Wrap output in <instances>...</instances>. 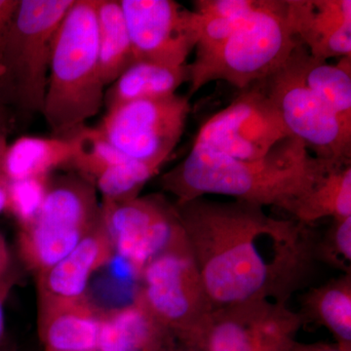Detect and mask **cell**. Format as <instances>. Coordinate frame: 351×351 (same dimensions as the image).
<instances>
[{
  "mask_svg": "<svg viewBox=\"0 0 351 351\" xmlns=\"http://www.w3.org/2000/svg\"><path fill=\"white\" fill-rule=\"evenodd\" d=\"M175 205L215 308L287 302L306 278L315 239L306 225L272 218L245 201L199 197Z\"/></svg>",
  "mask_w": 351,
  "mask_h": 351,
  "instance_id": "6da1fadb",
  "label": "cell"
},
{
  "mask_svg": "<svg viewBox=\"0 0 351 351\" xmlns=\"http://www.w3.org/2000/svg\"><path fill=\"white\" fill-rule=\"evenodd\" d=\"M331 162L336 161L317 158L295 138H286L257 160L193 147L184 160L161 176L159 184L177 198V204L219 195L290 213Z\"/></svg>",
  "mask_w": 351,
  "mask_h": 351,
  "instance_id": "7a4b0ae2",
  "label": "cell"
},
{
  "mask_svg": "<svg viewBox=\"0 0 351 351\" xmlns=\"http://www.w3.org/2000/svg\"><path fill=\"white\" fill-rule=\"evenodd\" d=\"M105 87L99 64L96 0H75L53 40L41 113L57 133L76 130L100 112Z\"/></svg>",
  "mask_w": 351,
  "mask_h": 351,
  "instance_id": "3957f363",
  "label": "cell"
},
{
  "mask_svg": "<svg viewBox=\"0 0 351 351\" xmlns=\"http://www.w3.org/2000/svg\"><path fill=\"white\" fill-rule=\"evenodd\" d=\"M286 7V0H261L218 47L195 55L193 63L188 64V98L216 80L242 91L280 69L299 44L289 27Z\"/></svg>",
  "mask_w": 351,
  "mask_h": 351,
  "instance_id": "277c9868",
  "label": "cell"
},
{
  "mask_svg": "<svg viewBox=\"0 0 351 351\" xmlns=\"http://www.w3.org/2000/svg\"><path fill=\"white\" fill-rule=\"evenodd\" d=\"M75 0H19L0 43V99L43 112L55 34Z\"/></svg>",
  "mask_w": 351,
  "mask_h": 351,
  "instance_id": "5b68a950",
  "label": "cell"
},
{
  "mask_svg": "<svg viewBox=\"0 0 351 351\" xmlns=\"http://www.w3.org/2000/svg\"><path fill=\"white\" fill-rule=\"evenodd\" d=\"M134 299L151 313L178 343L202 351L215 307L189 246L167 252L143 269Z\"/></svg>",
  "mask_w": 351,
  "mask_h": 351,
  "instance_id": "8992f818",
  "label": "cell"
},
{
  "mask_svg": "<svg viewBox=\"0 0 351 351\" xmlns=\"http://www.w3.org/2000/svg\"><path fill=\"white\" fill-rule=\"evenodd\" d=\"M93 182L80 176L51 179L34 221L18 232L21 260L38 274L66 257L100 221Z\"/></svg>",
  "mask_w": 351,
  "mask_h": 351,
  "instance_id": "52a82bcc",
  "label": "cell"
},
{
  "mask_svg": "<svg viewBox=\"0 0 351 351\" xmlns=\"http://www.w3.org/2000/svg\"><path fill=\"white\" fill-rule=\"evenodd\" d=\"M265 85L291 137L322 160L350 162L351 125L304 84L295 49Z\"/></svg>",
  "mask_w": 351,
  "mask_h": 351,
  "instance_id": "ba28073f",
  "label": "cell"
},
{
  "mask_svg": "<svg viewBox=\"0 0 351 351\" xmlns=\"http://www.w3.org/2000/svg\"><path fill=\"white\" fill-rule=\"evenodd\" d=\"M101 221L114 253L127 261L138 279L154 258L189 246L177 207L161 195L103 201Z\"/></svg>",
  "mask_w": 351,
  "mask_h": 351,
  "instance_id": "9c48e42d",
  "label": "cell"
},
{
  "mask_svg": "<svg viewBox=\"0 0 351 351\" xmlns=\"http://www.w3.org/2000/svg\"><path fill=\"white\" fill-rule=\"evenodd\" d=\"M288 138L292 137L263 80L242 90L230 106L207 119L193 147L241 160H257Z\"/></svg>",
  "mask_w": 351,
  "mask_h": 351,
  "instance_id": "30bf717a",
  "label": "cell"
},
{
  "mask_svg": "<svg viewBox=\"0 0 351 351\" xmlns=\"http://www.w3.org/2000/svg\"><path fill=\"white\" fill-rule=\"evenodd\" d=\"M191 107L188 97L119 104L108 108L97 128L124 156L163 165L179 144Z\"/></svg>",
  "mask_w": 351,
  "mask_h": 351,
  "instance_id": "8fae6325",
  "label": "cell"
},
{
  "mask_svg": "<svg viewBox=\"0 0 351 351\" xmlns=\"http://www.w3.org/2000/svg\"><path fill=\"white\" fill-rule=\"evenodd\" d=\"M304 319L287 302L255 301L215 308L202 351H290Z\"/></svg>",
  "mask_w": 351,
  "mask_h": 351,
  "instance_id": "7c38bea8",
  "label": "cell"
},
{
  "mask_svg": "<svg viewBox=\"0 0 351 351\" xmlns=\"http://www.w3.org/2000/svg\"><path fill=\"white\" fill-rule=\"evenodd\" d=\"M135 61L169 66L188 64L195 49V13L173 0H121Z\"/></svg>",
  "mask_w": 351,
  "mask_h": 351,
  "instance_id": "4fadbf2b",
  "label": "cell"
},
{
  "mask_svg": "<svg viewBox=\"0 0 351 351\" xmlns=\"http://www.w3.org/2000/svg\"><path fill=\"white\" fill-rule=\"evenodd\" d=\"M291 32L322 61L351 57L350 0H286Z\"/></svg>",
  "mask_w": 351,
  "mask_h": 351,
  "instance_id": "5bb4252c",
  "label": "cell"
},
{
  "mask_svg": "<svg viewBox=\"0 0 351 351\" xmlns=\"http://www.w3.org/2000/svg\"><path fill=\"white\" fill-rule=\"evenodd\" d=\"M112 240L101 221L66 257L38 276V304L84 299L90 278L114 256Z\"/></svg>",
  "mask_w": 351,
  "mask_h": 351,
  "instance_id": "9a60e30c",
  "label": "cell"
},
{
  "mask_svg": "<svg viewBox=\"0 0 351 351\" xmlns=\"http://www.w3.org/2000/svg\"><path fill=\"white\" fill-rule=\"evenodd\" d=\"M38 304L44 351H97L101 311L89 298Z\"/></svg>",
  "mask_w": 351,
  "mask_h": 351,
  "instance_id": "2e32d148",
  "label": "cell"
},
{
  "mask_svg": "<svg viewBox=\"0 0 351 351\" xmlns=\"http://www.w3.org/2000/svg\"><path fill=\"white\" fill-rule=\"evenodd\" d=\"M180 345L137 300L101 311L97 351H172Z\"/></svg>",
  "mask_w": 351,
  "mask_h": 351,
  "instance_id": "e0dca14e",
  "label": "cell"
},
{
  "mask_svg": "<svg viewBox=\"0 0 351 351\" xmlns=\"http://www.w3.org/2000/svg\"><path fill=\"white\" fill-rule=\"evenodd\" d=\"M290 214L306 226L328 217H351L350 162L330 163L311 189L295 201Z\"/></svg>",
  "mask_w": 351,
  "mask_h": 351,
  "instance_id": "ac0fdd59",
  "label": "cell"
},
{
  "mask_svg": "<svg viewBox=\"0 0 351 351\" xmlns=\"http://www.w3.org/2000/svg\"><path fill=\"white\" fill-rule=\"evenodd\" d=\"M189 80L188 64L169 66L135 61L112 83L105 94V104L108 108L127 101L172 96Z\"/></svg>",
  "mask_w": 351,
  "mask_h": 351,
  "instance_id": "d6986e66",
  "label": "cell"
},
{
  "mask_svg": "<svg viewBox=\"0 0 351 351\" xmlns=\"http://www.w3.org/2000/svg\"><path fill=\"white\" fill-rule=\"evenodd\" d=\"M73 156L71 137L24 136L8 144L4 156V176L9 182L48 177L58 167L69 165Z\"/></svg>",
  "mask_w": 351,
  "mask_h": 351,
  "instance_id": "ffe728a7",
  "label": "cell"
},
{
  "mask_svg": "<svg viewBox=\"0 0 351 351\" xmlns=\"http://www.w3.org/2000/svg\"><path fill=\"white\" fill-rule=\"evenodd\" d=\"M295 55L304 84L351 125V57L331 64L311 56L301 43L295 48Z\"/></svg>",
  "mask_w": 351,
  "mask_h": 351,
  "instance_id": "44dd1931",
  "label": "cell"
},
{
  "mask_svg": "<svg viewBox=\"0 0 351 351\" xmlns=\"http://www.w3.org/2000/svg\"><path fill=\"white\" fill-rule=\"evenodd\" d=\"M302 319L326 328L338 345L351 350V274H343L319 287L313 288L302 299Z\"/></svg>",
  "mask_w": 351,
  "mask_h": 351,
  "instance_id": "7402d4cb",
  "label": "cell"
},
{
  "mask_svg": "<svg viewBox=\"0 0 351 351\" xmlns=\"http://www.w3.org/2000/svg\"><path fill=\"white\" fill-rule=\"evenodd\" d=\"M99 64L105 86L112 85L135 62L121 4L96 0Z\"/></svg>",
  "mask_w": 351,
  "mask_h": 351,
  "instance_id": "603a6c76",
  "label": "cell"
},
{
  "mask_svg": "<svg viewBox=\"0 0 351 351\" xmlns=\"http://www.w3.org/2000/svg\"><path fill=\"white\" fill-rule=\"evenodd\" d=\"M261 0H196L193 12L198 21L195 55L218 47L260 4Z\"/></svg>",
  "mask_w": 351,
  "mask_h": 351,
  "instance_id": "cb8c5ba5",
  "label": "cell"
},
{
  "mask_svg": "<svg viewBox=\"0 0 351 351\" xmlns=\"http://www.w3.org/2000/svg\"><path fill=\"white\" fill-rule=\"evenodd\" d=\"M71 138L73 142V156L69 165L92 182L103 171L130 159L113 147L97 127H80Z\"/></svg>",
  "mask_w": 351,
  "mask_h": 351,
  "instance_id": "d4e9b609",
  "label": "cell"
},
{
  "mask_svg": "<svg viewBox=\"0 0 351 351\" xmlns=\"http://www.w3.org/2000/svg\"><path fill=\"white\" fill-rule=\"evenodd\" d=\"M163 165L128 159L108 168L95 178L93 184L103 201L120 202L138 197V193Z\"/></svg>",
  "mask_w": 351,
  "mask_h": 351,
  "instance_id": "484cf974",
  "label": "cell"
},
{
  "mask_svg": "<svg viewBox=\"0 0 351 351\" xmlns=\"http://www.w3.org/2000/svg\"><path fill=\"white\" fill-rule=\"evenodd\" d=\"M51 176L8 181L7 212L15 217L19 228L36 218L49 188Z\"/></svg>",
  "mask_w": 351,
  "mask_h": 351,
  "instance_id": "4316f807",
  "label": "cell"
},
{
  "mask_svg": "<svg viewBox=\"0 0 351 351\" xmlns=\"http://www.w3.org/2000/svg\"><path fill=\"white\" fill-rule=\"evenodd\" d=\"M314 260L351 274V217L334 219L322 239L315 240Z\"/></svg>",
  "mask_w": 351,
  "mask_h": 351,
  "instance_id": "83f0119b",
  "label": "cell"
},
{
  "mask_svg": "<svg viewBox=\"0 0 351 351\" xmlns=\"http://www.w3.org/2000/svg\"><path fill=\"white\" fill-rule=\"evenodd\" d=\"M12 258L5 237L0 232V289L12 288Z\"/></svg>",
  "mask_w": 351,
  "mask_h": 351,
  "instance_id": "f1b7e54d",
  "label": "cell"
},
{
  "mask_svg": "<svg viewBox=\"0 0 351 351\" xmlns=\"http://www.w3.org/2000/svg\"><path fill=\"white\" fill-rule=\"evenodd\" d=\"M290 351H351L348 348H343L334 343V345H328V343H301L295 341Z\"/></svg>",
  "mask_w": 351,
  "mask_h": 351,
  "instance_id": "f546056e",
  "label": "cell"
},
{
  "mask_svg": "<svg viewBox=\"0 0 351 351\" xmlns=\"http://www.w3.org/2000/svg\"><path fill=\"white\" fill-rule=\"evenodd\" d=\"M11 288L0 289V351H3L4 337H5V315H4V304L9 294H10Z\"/></svg>",
  "mask_w": 351,
  "mask_h": 351,
  "instance_id": "4dcf8cb0",
  "label": "cell"
},
{
  "mask_svg": "<svg viewBox=\"0 0 351 351\" xmlns=\"http://www.w3.org/2000/svg\"><path fill=\"white\" fill-rule=\"evenodd\" d=\"M19 0H0V25L5 24L12 18Z\"/></svg>",
  "mask_w": 351,
  "mask_h": 351,
  "instance_id": "1f68e13d",
  "label": "cell"
},
{
  "mask_svg": "<svg viewBox=\"0 0 351 351\" xmlns=\"http://www.w3.org/2000/svg\"><path fill=\"white\" fill-rule=\"evenodd\" d=\"M11 115L9 108L0 99V132L8 134L11 124Z\"/></svg>",
  "mask_w": 351,
  "mask_h": 351,
  "instance_id": "d6a6232c",
  "label": "cell"
},
{
  "mask_svg": "<svg viewBox=\"0 0 351 351\" xmlns=\"http://www.w3.org/2000/svg\"><path fill=\"white\" fill-rule=\"evenodd\" d=\"M8 205V180L6 178L0 179V214L7 212Z\"/></svg>",
  "mask_w": 351,
  "mask_h": 351,
  "instance_id": "836d02e7",
  "label": "cell"
},
{
  "mask_svg": "<svg viewBox=\"0 0 351 351\" xmlns=\"http://www.w3.org/2000/svg\"><path fill=\"white\" fill-rule=\"evenodd\" d=\"M7 135L8 134L0 132V179L5 178L3 173V161L4 156H5L6 149L8 147V142H7Z\"/></svg>",
  "mask_w": 351,
  "mask_h": 351,
  "instance_id": "e575fe53",
  "label": "cell"
},
{
  "mask_svg": "<svg viewBox=\"0 0 351 351\" xmlns=\"http://www.w3.org/2000/svg\"><path fill=\"white\" fill-rule=\"evenodd\" d=\"M172 351H200V350H195V348H189V346H186L178 345L177 346H176L174 350H173Z\"/></svg>",
  "mask_w": 351,
  "mask_h": 351,
  "instance_id": "d590c367",
  "label": "cell"
},
{
  "mask_svg": "<svg viewBox=\"0 0 351 351\" xmlns=\"http://www.w3.org/2000/svg\"><path fill=\"white\" fill-rule=\"evenodd\" d=\"M3 351H8V350H4Z\"/></svg>",
  "mask_w": 351,
  "mask_h": 351,
  "instance_id": "8d00e7d4",
  "label": "cell"
}]
</instances>
